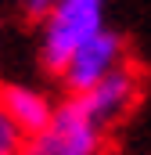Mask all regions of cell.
I'll return each instance as SVG.
<instances>
[{
    "instance_id": "4",
    "label": "cell",
    "mask_w": 151,
    "mask_h": 155,
    "mask_svg": "<svg viewBox=\"0 0 151 155\" xmlns=\"http://www.w3.org/2000/svg\"><path fill=\"white\" fill-rule=\"evenodd\" d=\"M140 87H144V79H140V72H137L133 65H115L112 72H108V76H101L90 90L72 94V97L79 101V108L86 112V119H90V123H97V126L108 134L115 123H119V119L137 105Z\"/></svg>"
},
{
    "instance_id": "2",
    "label": "cell",
    "mask_w": 151,
    "mask_h": 155,
    "mask_svg": "<svg viewBox=\"0 0 151 155\" xmlns=\"http://www.w3.org/2000/svg\"><path fill=\"white\" fill-rule=\"evenodd\" d=\"M101 148H104V130L90 123L79 101L69 94L61 105H54L47 126L22 141L18 155H101Z\"/></svg>"
},
{
    "instance_id": "5",
    "label": "cell",
    "mask_w": 151,
    "mask_h": 155,
    "mask_svg": "<svg viewBox=\"0 0 151 155\" xmlns=\"http://www.w3.org/2000/svg\"><path fill=\"white\" fill-rule=\"evenodd\" d=\"M0 108H4V116L22 130V137H29V134H36V130L47 126V119L54 112V101L43 90H36V87L4 83L0 87Z\"/></svg>"
},
{
    "instance_id": "1",
    "label": "cell",
    "mask_w": 151,
    "mask_h": 155,
    "mask_svg": "<svg viewBox=\"0 0 151 155\" xmlns=\"http://www.w3.org/2000/svg\"><path fill=\"white\" fill-rule=\"evenodd\" d=\"M101 25H104V0H54L43 15V40H40L43 69L58 76L76 43H83Z\"/></svg>"
},
{
    "instance_id": "6",
    "label": "cell",
    "mask_w": 151,
    "mask_h": 155,
    "mask_svg": "<svg viewBox=\"0 0 151 155\" xmlns=\"http://www.w3.org/2000/svg\"><path fill=\"white\" fill-rule=\"evenodd\" d=\"M22 141H25L22 130L4 116V108H0V155H18L22 152Z\"/></svg>"
},
{
    "instance_id": "3",
    "label": "cell",
    "mask_w": 151,
    "mask_h": 155,
    "mask_svg": "<svg viewBox=\"0 0 151 155\" xmlns=\"http://www.w3.org/2000/svg\"><path fill=\"white\" fill-rule=\"evenodd\" d=\"M122 54H126L122 36L115 29H108V25H101L97 33H90L83 43H76V51L69 54V61L58 72V79H61V87L69 94H83L101 76H108L115 65H122Z\"/></svg>"
}]
</instances>
